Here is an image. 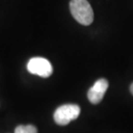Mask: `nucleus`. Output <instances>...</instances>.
Segmentation results:
<instances>
[{"label":"nucleus","instance_id":"obj_3","mask_svg":"<svg viewBox=\"0 0 133 133\" xmlns=\"http://www.w3.org/2000/svg\"><path fill=\"white\" fill-rule=\"evenodd\" d=\"M27 69L30 74L47 78L53 73L52 65L49 61L42 57H34L29 61Z\"/></svg>","mask_w":133,"mask_h":133},{"label":"nucleus","instance_id":"obj_6","mask_svg":"<svg viewBox=\"0 0 133 133\" xmlns=\"http://www.w3.org/2000/svg\"><path fill=\"white\" fill-rule=\"evenodd\" d=\"M130 90H131V94L133 95V83L131 85V87H130Z\"/></svg>","mask_w":133,"mask_h":133},{"label":"nucleus","instance_id":"obj_5","mask_svg":"<svg viewBox=\"0 0 133 133\" xmlns=\"http://www.w3.org/2000/svg\"><path fill=\"white\" fill-rule=\"evenodd\" d=\"M15 133H37V129L34 125H18L15 130Z\"/></svg>","mask_w":133,"mask_h":133},{"label":"nucleus","instance_id":"obj_1","mask_svg":"<svg viewBox=\"0 0 133 133\" xmlns=\"http://www.w3.org/2000/svg\"><path fill=\"white\" fill-rule=\"evenodd\" d=\"M70 10L77 22L89 25L94 21V11L87 0H71Z\"/></svg>","mask_w":133,"mask_h":133},{"label":"nucleus","instance_id":"obj_2","mask_svg":"<svg viewBox=\"0 0 133 133\" xmlns=\"http://www.w3.org/2000/svg\"><path fill=\"white\" fill-rule=\"evenodd\" d=\"M81 113L79 105L74 104H66L58 107L54 113V119L59 125H66L71 121L74 120Z\"/></svg>","mask_w":133,"mask_h":133},{"label":"nucleus","instance_id":"obj_4","mask_svg":"<svg viewBox=\"0 0 133 133\" xmlns=\"http://www.w3.org/2000/svg\"><path fill=\"white\" fill-rule=\"evenodd\" d=\"M108 81L105 79H100L94 83L87 92V97L91 103L99 104L102 100L104 95H105L106 90L108 88Z\"/></svg>","mask_w":133,"mask_h":133}]
</instances>
